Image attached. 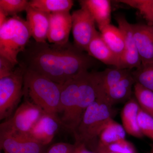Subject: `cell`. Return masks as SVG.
Returning a JSON list of instances; mask_svg holds the SVG:
<instances>
[{"instance_id":"6","label":"cell","mask_w":153,"mask_h":153,"mask_svg":"<svg viewBox=\"0 0 153 153\" xmlns=\"http://www.w3.org/2000/svg\"><path fill=\"white\" fill-rule=\"evenodd\" d=\"M31 37L27 21L17 15L7 18L0 26V56L10 61L14 66H18V55L25 51Z\"/></svg>"},{"instance_id":"23","label":"cell","mask_w":153,"mask_h":153,"mask_svg":"<svg viewBox=\"0 0 153 153\" xmlns=\"http://www.w3.org/2000/svg\"><path fill=\"white\" fill-rule=\"evenodd\" d=\"M132 74L136 82L153 91V62L141 64Z\"/></svg>"},{"instance_id":"8","label":"cell","mask_w":153,"mask_h":153,"mask_svg":"<svg viewBox=\"0 0 153 153\" xmlns=\"http://www.w3.org/2000/svg\"><path fill=\"white\" fill-rule=\"evenodd\" d=\"M45 112L41 108L26 100L7 120L1 124L0 128L27 135Z\"/></svg>"},{"instance_id":"13","label":"cell","mask_w":153,"mask_h":153,"mask_svg":"<svg viewBox=\"0 0 153 153\" xmlns=\"http://www.w3.org/2000/svg\"><path fill=\"white\" fill-rule=\"evenodd\" d=\"M134 39L142 64L153 62V31L151 26L132 25Z\"/></svg>"},{"instance_id":"21","label":"cell","mask_w":153,"mask_h":153,"mask_svg":"<svg viewBox=\"0 0 153 153\" xmlns=\"http://www.w3.org/2000/svg\"><path fill=\"white\" fill-rule=\"evenodd\" d=\"M126 132L123 126L112 119L102 132L99 142L108 146L120 140L126 139Z\"/></svg>"},{"instance_id":"36","label":"cell","mask_w":153,"mask_h":153,"mask_svg":"<svg viewBox=\"0 0 153 153\" xmlns=\"http://www.w3.org/2000/svg\"></svg>"},{"instance_id":"25","label":"cell","mask_w":153,"mask_h":153,"mask_svg":"<svg viewBox=\"0 0 153 153\" xmlns=\"http://www.w3.org/2000/svg\"><path fill=\"white\" fill-rule=\"evenodd\" d=\"M30 7V1L27 0H0V10L6 16L17 15L18 13L26 11Z\"/></svg>"},{"instance_id":"31","label":"cell","mask_w":153,"mask_h":153,"mask_svg":"<svg viewBox=\"0 0 153 153\" xmlns=\"http://www.w3.org/2000/svg\"><path fill=\"white\" fill-rule=\"evenodd\" d=\"M95 153H109V150L107 146H104L101 143H98L97 147L96 149Z\"/></svg>"},{"instance_id":"11","label":"cell","mask_w":153,"mask_h":153,"mask_svg":"<svg viewBox=\"0 0 153 153\" xmlns=\"http://www.w3.org/2000/svg\"><path fill=\"white\" fill-rule=\"evenodd\" d=\"M119 29L123 35L125 49L120 63L119 69L132 70L138 68L141 65L135 41L134 39L132 25L129 23L125 17L118 15L115 17Z\"/></svg>"},{"instance_id":"3","label":"cell","mask_w":153,"mask_h":153,"mask_svg":"<svg viewBox=\"0 0 153 153\" xmlns=\"http://www.w3.org/2000/svg\"><path fill=\"white\" fill-rule=\"evenodd\" d=\"M62 85L26 68L24 95L48 114L57 117Z\"/></svg>"},{"instance_id":"22","label":"cell","mask_w":153,"mask_h":153,"mask_svg":"<svg viewBox=\"0 0 153 153\" xmlns=\"http://www.w3.org/2000/svg\"><path fill=\"white\" fill-rule=\"evenodd\" d=\"M134 93L140 108L153 117V91L136 82Z\"/></svg>"},{"instance_id":"14","label":"cell","mask_w":153,"mask_h":153,"mask_svg":"<svg viewBox=\"0 0 153 153\" xmlns=\"http://www.w3.org/2000/svg\"><path fill=\"white\" fill-rule=\"evenodd\" d=\"M61 126L56 116L45 114L33 126L28 135L42 146L52 142Z\"/></svg>"},{"instance_id":"28","label":"cell","mask_w":153,"mask_h":153,"mask_svg":"<svg viewBox=\"0 0 153 153\" xmlns=\"http://www.w3.org/2000/svg\"><path fill=\"white\" fill-rule=\"evenodd\" d=\"M74 144L59 143L52 145L45 153H72Z\"/></svg>"},{"instance_id":"34","label":"cell","mask_w":153,"mask_h":153,"mask_svg":"<svg viewBox=\"0 0 153 153\" xmlns=\"http://www.w3.org/2000/svg\"><path fill=\"white\" fill-rule=\"evenodd\" d=\"M109 153H115L114 152H111V151H110L109 150Z\"/></svg>"},{"instance_id":"27","label":"cell","mask_w":153,"mask_h":153,"mask_svg":"<svg viewBox=\"0 0 153 153\" xmlns=\"http://www.w3.org/2000/svg\"><path fill=\"white\" fill-rule=\"evenodd\" d=\"M107 147L110 151L115 153H137L133 144L126 139L111 144Z\"/></svg>"},{"instance_id":"19","label":"cell","mask_w":153,"mask_h":153,"mask_svg":"<svg viewBox=\"0 0 153 153\" xmlns=\"http://www.w3.org/2000/svg\"><path fill=\"white\" fill-rule=\"evenodd\" d=\"M100 33L103 41L117 58L120 66V60L125 49L124 39L122 33L119 28L111 25L102 29Z\"/></svg>"},{"instance_id":"16","label":"cell","mask_w":153,"mask_h":153,"mask_svg":"<svg viewBox=\"0 0 153 153\" xmlns=\"http://www.w3.org/2000/svg\"><path fill=\"white\" fill-rule=\"evenodd\" d=\"M80 6L85 8L97 24L100 31L110 25L111 4L108 0H82Z\"/></svg>"},{"instance_id":"10","label":"cell","mask_w":153,"mask_h":153,"mask_svg":"<svg viewBox=\"0 0 153 153\" xmlns=\"http://www.w3.org/2000/svg\"><path fill=\"white\" fill-rule=\"evenodd\" d=\"M43 146L28 135L0 128V147L5 153H41Z\"/></svg>"},{"instance_id":"17","label":"cell","mask_w":153,"mask_h":153,"mask_svg":"<svg viewBox=\"0 0 153 153\" xmlns=\"http://www.w3.org/2000/svg\"><path fill=\"white\" fill-rule=\"evenodd\" d=\"M140 107L135 98H131L126 102L121 113L123 126L126 133L132 136L142 138V133L138 123Z\"/></svg>"},{"instance_id":"7","label":"cell","mask_w":153,"mask_h":153,"mask_svg":"<svg viewBox=\"0 0 153 153\" xmlns=\"http://www.w3.org/2000/svg\"><path fill=\"white\" fill-rule=\"evenodd\" d=\"M26 68L22 63L13 73L0 78V120L8 118L24 95V76Z\"/></svg>"},{"instance_id":"35","label":"cell","mask_w":153,"mask_h":153,"mask_svg":"<svg viewBox=\"0 0 153 153\" xmlns=\"http://www.w3.org/2000/svg\"><path fill=\"white\" fill-rule=\"evenodd\" d=\"M151 27H152V30L153 31V25H152V26H151Z\"/></svg>"},{"instance_id":"24","label":"cell","mask_w":153,"mask_h":153,"mask_svg":"<svg viewBox=\"0 0 153 153\" xmlns=\"http://www.w3.org/2000/svg\"><path fill=\"white\" fill-rule=\"evenodd\" d=\"M117 1L137 9L147 21L148 25H153V0H122Z\"/></svg>"},{"instance_id":"2","label":"cell","mask_w":153,"mask_h":153,"mask_svg":"<svg viewBox=\"0 0 153 153\" xmlns=\"http://www.w3.org/2000/svg\"><path fill=\"white\" fill-rule=\"evenodd\" d=\"M97 95V84L89 73L77 75L62 85L57 114L61 126L73 133Z\"/></svg>"},{"instance_id":"32","label":"cell","mask_w":153,"mask_h":153,"mask_svg":"<svg viewBox=\"0 0 153 153\" xmlns=\"http://www.w3.org/2000/svg\"><path fill=\"white\" fill-rule=\"evenodd\" d=\"M7 16L2 10H0V26H2L6 22Z\"/></svg>"},{"instance_id":"26","label":"cell","mask_w":153,"mask_h":153,"mask_svg":"<svg viewBox=\"0 0 153 153\" xmlns=\"http://www.w3.org/2000/svg\"><path fill=\"white\" fill-rule=\"evenodd\" d=\"M139 127L143 136L153 140V117L140 108L138 115Z\"/></svg>"},{"instance_id":"33","label":"cell","mask_w":153,"mask_h":153,"mask_svg":"<svg viewBox=\"0 0 153 153\" xmlns=\"http://www.w3.org/2000/svg\"><path fill=\"white\" fill-rule=\"evenodd\" d=\"M149 153H153V144L151 145V149Z\"/></svg>"},{"instance_id":"18","label":"cell","mask_w":153,"mask_h":153,"mask_svg":"<svg viewBox=\"0 0 153 153\" xmlns=\"http://www.w3.org/2000/svg\"><path fill=\"white\" fill-rule=\"evenodd\" d=\"M86 52L91 57L104 64L118 68V60L102 38L100 33H96L88 45Z\"/></svg>"},{"instance_id":"20","label":"cell","mask_w":153,"mask_h":153,"mask_svg":"<svg viewBox=\"0 0 153 153\" xmlns=\"http://www.w3.org/2000/svg\"><path fill=\"white\" fill-rule=\"evenodd\" d=\"M74 5L71 0H32L30 6L48 14L69 12Z\"/></svg>"},{"instance_id":"15","label":"cell","mask_w":153,"mask_h":153,"mask_svg":"<svg viewBox=\"0 0 153 153\" xmlns=\"http://www.w3.org/2000/svg\"><path fill=\"white\" fill-rule=\"evenodd\" d=\"M27 21L32 36L37 43H46L50 24V14L30 7L26 10Z\"/></svg>"},{"instance_id":"5","label":"cell","mask_w":153,"mask_h":153,"mask_svg":"<svg viewBox=\"0 0 153 153\" xmlns=\"http://www.w3.org/2000/svg\"><path fill=\"white\" fill-rule=\"evenodd\" d=\"M135 81L132 70L106 68L99 73V93L97 99L113 106L131 98Z\"/></svg>"},{"instance_id":"1","label":"cell","mask_w":153,"mask_h":153,"mask_svg":"<svg viewBox=\"0 0 153 153\" xmlns=\"http://www.w3.org/2000/svg\"><path fill=\"white\" fill-rule=\"evenodd\" d=\"M84 52L69 42L60 45L35 41L29 43L23 52L24 60L21 63L63 85L94 65L93 57Z\"/></svg>"},{"instance_id":"9","label":"cell","mask_w":153,"mask_h":153,"mask_svg":"<svg viewBox=\"0 0 153 153\" xmlns=\"http://www.w3.org/2000/svg\"><path fill=\"white\" fill-rule=\"evenodd\" d=\"M71 17L74 45L81 51L86 52L88 45L97 32L95 21L88 11L82 7L74 11Z\"/></svg>"},{"instance_id":"12","label":"cell","mask_w":153,"mask_h":153,"mask_svg":"<svg viewBox=\"0 0 153 153\" xmlns=\"http://www.w3.org/2000/svg\"><path fill=\"white\" fill-rule=\"evenodd\" d=\"M71 29L72 17L69 12L50 14L47 40L50 44H67Z\"/></svg>"},{"instance_id":"4","label":"cell","mask_w":153,"mask_h":153,"mask_svg":"<svg viewBox=\"0 0 153 153\" xmlns=\"http://www.w3.org/2000/svg\"><path fill=\"white\" fill-rule=\"evenodd\" d=\"M113 114L112 106L97 99L85 110L73 133L75 143L84 144L94 152L100 136L112 119Z\"/></svg>"},{"instance_id":"29","label":"cell","mask_w":153,"mask_h":153,"mask_svg":"<svg viewBox=\"0 0 153 153\" xmlns=\"http://www.w3.org/2000/svg\"><path fill=\"white\" fill-rule=\"evenodd\" d=\"M16 67L10 61L0 56V78L10 75Z\"/></svg>"},{"instance_id":"30","label":"cell","mask_w":153,"mask_h":153,"mask_svg":"<svg viewBox=\"0 0 153 153\" xmlns=\"http://www.w3.org/2000/svg\"><path fill=\"white\" fill-rule=\"evenodd\" d=\"M74 148L72 153H95L88 149L84 144L75 143Z\"/></svg>"}]
</instances>
